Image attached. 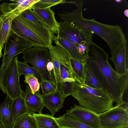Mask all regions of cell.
<instances>
[{
	"label": "cell",
	"instance_id": "11",
	"mask_svg": "<svg viewBox=\"0 0 128 128\" xmlns=\"http://www.w3.org/2000/svg\"><path fill=\"white\" fill-rule=\"evenodd\" d=\"M56 44V46L52 45L49 48L50 60L53 66L52 80L56 86V90L62 94V85L60 68L61 61L66 51L61 45Z\"/></svg>",
	"mask_w": 128,
	"mask_h": 128
},
{
	"label": "cell",
	"instance_id": "20",
	"mask_svg": "<svg viewBox=\"0 0 128 128\" xmlns=\"http://www.w3.org/2000/svg\"><path fill=\"white\" fill-rule=\"evenodd\" d=\"M24 92L14 100H12V110L14 121L16 119L29 112L25 103L24 98Z\"/></svg>",
	"mask_w": 128,
	"mask_h": 128
},
{
	"label": "cell",
	"instance_id": "35",
	"mask_svg": "<svg viewBox=\"0 0 128 128\" xmlns=\"http://www.w3.org/2000/svg\"><path fill=\"white\" fill-rule=\"evenodd\" d=\"M60 128H64V127H61Z\"/></svg>",
	"mask_w": 128,
	"mask_h": 128
},
{
	"label": "cell",
	"instance_id": "13",
	"mask_svg": "<svg viewBox=\"0 0 128 128\" xmlns=\"http://www.w3.org/2000/svg\"><path fill=\"white\" fill-rule=\"evenodd\" d=\"M32 9L40 20L52 33L57 34L58 23L55 17V13L50 8L45 9L33 7Z\"/></svg>",
	"mask_w": 128,
	"mask_h": 128
},
{
	"label": "cell",
	"instance_id": "36",
	"mask_svg": "<svg viewBox=\"0 0 128 128\" xmlns=\"http://www.w3.org/2000/svg\"><path fill=\"white\" fill-rule=\"evenodd\" d=\"M1 0H0V1Z\"/></svg>",
	"mask_w": 128,
	"mask_h": 128
},
{
	"label": "cell",
	"instance_id": "9",
	"mask_svg": "<svg viewBox=\"0 0 128 128\" xmlns=\"http://www.w3.org/2000/svg\"><path fill=\"white\" fill-rule=\"evenodd\" d=\"M33 46H34L32 43L11 32L7 42L4 46L1 67L6 66L11 59L18 56L20 53Z\"/></svg>",
	"mask_w": 128,
	"mask_h": 128
},
{
	"label": "cell",
	"instance_id": "24",
	"mask_svg": "<svg viewBox=\"0 0 128 128\" xmlns=\"http://www.w3.org/2000/svg\"><path fill=\"white\" fill-rule=\"evenodd\" d=\"M17 66L20 76L22 75H32L37 78L40 84L43 79L39 72L35 68L28 66L24 62L17 61Z\"/></svg>",
	"mask_w": 128,
	"mask_h": 128
},
{
	"label": "cell",
	"instance_id": "18",
	"mask_svg": "<svg viewBox=\"0 0 128 128\" xmlns=\"http://www.w3.org/2000/svg\"><path fill=\"white\" fill-rule=\"evenodd\" d=\"M54 42L56 44L57 43L61 45L68 54L70 58L84 64L86 60L78 51L79 47L81 44L57 37L56 39Z\"/></svg>",
	"mask_w": 128,
	"mask_h": 128
},
{
	"label": "cell",
	"instance_id": "7",
	"mask_svg": "<svg viewBox=\"0 0 128 128\" xmlns=\"http://www.w3.org/2000/svg\"><path fill=\"white\" fill-rule=\"evenodd\" d=\"M100 128H127L128 103L125 101L98 115Z\"/></svg>",
	"mask_w": 128,
	"mask_h": 128
},
{
	"label": "cell",
	"instance_id": "2",
	"mask_svg": "<svg viewBox=\"0 0 128 128\" xmlns=\"http://www.w3.org/2000/svg\"><path fill=\"white\" fill-rule=\"evenodd\" d=\"M72 3L76 5V9L71 12L59 13L58 15L61 21H66L78 29L95 33L106 43L112 56L121 48L126 46V37L119 25L105 24L94 19L86 18L82 14L84 2L80 0L78 2L73 1Z\"/></svg>",
	"mask_w": 128,
	"mask_h": 128
},
{
	"label": "cell",
	"instance_id": "19",
	"mask_svg": "<svg viewBox=\"0 0 128 128\" xmlns=\"http://www.w3.org/2000/svg\"><path fill=\"white\" fill-rule=\"evenodd\" d=\"M38 128H60L55 118L51 115L40 113L32 114Z\"/></svg>",
	"mask_w": 128,
	"mask_h": 128
},
{
	"label": "cell",
	"instance_id": "21",
	"mask_svg": "<svg viewBox=\"0 0 128 128\" xmlns=\"http://www.w3.org/2000/svg\"><path fill=\"white\" fill-rule=\"evenodd\" d=\"M12 20L0 15V48L2 50L7 42L11 32Z\"/></svg>",
	"mask_w": 128,
	"mask_h": 128
},
{
	"label": "cell",
	"instance_id": "15",
	"mask_svg": "<svg viewBox=\"0 0 128 128\" xmlns=\"http://www.w3.org/2000/svg\"><path fill=\"white\" fill-rule=\"evenodd\" d=\"M24 94L25 103L29 112L32 114L36 112L41 113L44 106L39 91L33 93L27 85Z\"/></svg>",
	"mask_w": 128,
	"mask_h": 128
},
{
	"label": "cell",
	"instance_id": "31",
	"mask_svg": "<svg viewBox=\"0 0 128 128\" xmlns=\"http://www.w3.org/2000/svg\"><path fill=\"white\" fill-rule=\"evenodd\" d=\"M124 14L125 16L128 17V10L126 9L125 10L124 12Z\"/></svg>",
	"mask_w": 128,
	"mask_h": 128
},
{
	"label": "cell",
	"instance_id": "34",
	"mask_svg": "<svg viewBox=\"0 0 128 128\" xmlns=\"http://www.w3.org/2000/svg\"><path fill=\"white\" fill-rule=\"evenodd\" d=\"M2 127V126L1 124V123H0V128H1ZM3 128V127H2Z\"/></svg>",
	"mask_w": 128,
	"mask_h": 128
},
{
	"label": "cell",
	"instance_id": "33",
	"mask_svg": "<svg viewBox=\"0 0 128 128\" xmlns=\"http://www.w3.org/2000/svg\"><path fill=\"white\" fill-rule=\"evenodd\" d=\"M116 2H122V1H123V0H115Z\"/></svg>",
	"mask_w": 128,
	"mask_h": 128
},
{
	"label": "cell",
	"instance_id": "30",
	"mask_svg": "<svg viewBox=\"0 0 128 128\" xmlns=\"http://www.w3.org/2000/svg\"><path fill=\"white\" fill-rule=\"evenodd\" d=\"M40 84L42 92V94H48L57 90L56 86L54 83L51 82L43 79Z\"/></svg>",
	"mask_w": 128,
	"mask_h": 128
},
{
	"label": "cell",
	"instance_id": "23",
	"mask_svg": "<svg viewBox=\"0 0 128 128\" xmlns=\"http://www.w3.org/2000/svg\"><path fill=\"white\" fill-rule=\"evenodd\" d=\"M12 128H38L32 114L28 112L15 120Z\"/></svg>",
	"mask_w": 128,
	"mask_h": 128
},
{
	"label": "cell",
	"instance_id": "29",
	"mask_svg": "<svg viewBox=\"0 0 128 128\" xmlns=\"http://www.w3.org/2000/svg\"><path fill=\"white\" fill-rule=\"evenodd\" d=\"M21 15L26 19L39 26L45 27L32 9H28L26 10Z\"/></svg>",
	"mask_w": 128,
	"mask_h": 128
},
{
	"label": "cell",
	"instance_id": "5",
	"mask_svg": "<svg viewBox=\"0 0 128 128\" xmlns=\"http://www.w3.org/2000/svg\"><path fill=\"white\" fill-rule=\"evenodd\" d=\"M18 56L11 59L6 66L0 69V89L5 90L12 100L20 96L22 90L20 82L17 66Z\"/></svg>",
	"mask_w": 128,
	"mask_h": 128
},
{
	"label": "cell",
	"instance_id": "27",
	"mask_svg": "<svg viewBox=\"0 0 128 128\" xmlns=\"http://www.w3.org/2000/svg\"><path fill=\"white\" fill-rule=\"evenodd\" d=\"M71 2H67L65 0H40L35 4L33 7L40 8L45 9L60 4L70 3Z\"/></svg>",
	"mask_w": 128,
	"mask_h": 128
},
{
	"label": "cell",
	"instance_id": "28",
	"mask_svg": "<svg viewBox=\"0 0 128 128\" xmlns=\"http://www.w3.org/2000/svg\"><path fill=\"white\" fill-rule=\"evenodd\" d=\"M24 78V82L29 85L33 92L39 91L40 84L36 78L31 75H25Z\"/></svg>",
	"mask_w": 128,
	"mask_h": 128
},
{
	"label": "cell",
	"instance_id": "1",
	"mask_svg": "<svg viewBox=\"0 0 128 128\" xmlns=\"http://www.w3.org/2000/svg\"><path fill=\"white\" fill-rule=\"evenodd\" d=\"M105 51L93 42L88 45L85 61L93 72L101 87L117 104L122 103L124 94L128 87V74L119 76L110 65Z\"/></svg>",
	"mask_w": 128,
	"mask_h": 128
},
{
	"label": "cell",
	"instance_id": "10",
	"mask_svg": "<svg viewBox=\"0 0 128 128\" xmlns=\"http://www.w3.org/2000/svg\"><path fill=\"white\" fill-rule=\"evenodd\" d=\"M15 2H4L0 6L1 14L0 15L5 18H10L12 20L21 15L26 10L32 9L34 5L40 0H10Z\"/></svg>",
	"mask_w": 128,
	"mask_h": 128
},
{
	"label": "cell",
	"instance_id": "8",
	"mask_svg": "<svg viewBox=\"0 0 128 128\" xmlns=\"http://www.w3.org/2000/svg\"><path fill=\"white\" fill-rule=\"evenodd\" d=\"M93 33L78 29L66 21L58 23V38H60L73 43L88 46L92 42Z\"/></svg>",
	"mask_w": 128,
	"mask_h": 128
},
{
	"label": "cell",
	"instance_id": "12",
	"mask_svg": "<svg viewBox=\"0 0 128 128\" xmlns=\"http://www.w3.org/2000/svg\"><path fill=\"white\" fill-rule=\"evenodd\" d=\"M66 112L67 116L94 128H100L98 115L80 105L74 104V107Z\"/></svg>",
	"mask_w": 128,
	"mask_h": 128
},
{
	"label": "cell",
	"instance_id": "32",
	"mask_svg": "<svg viewBox=\"0 0 128 128\" xmlns=\"http://www.w3.org/2000/svg\"><path fill=\"white\" fill-rule=\"evenodd\" d=\"M2 50H0V58L3 56V54H2Z\"/></svg>",
	"mask_w": 128,
	"mask_h": 128
},
{
	"label": "cell",
	"instance_id": "14",
	"mask_svg": "<svg viewBox=\"0 0 128 128\" xmlns=\"http://www.w3.org/2000/svg\"><path fill=\"white\" fill-rule=\"evenodd\" d=\"M41 96L44 106L49 110L52 116H54L64 106L65 98L58 90L48 94H41Z\"/></svg>",
	"mask_w": 128,
	"mask_h": 128
},
{
	"label": "cell",
	"instance_id": "3",
	"mask_svg": "<svg viewBox=\"0 0 128 128\" xmlns=\"http://www.w3.org/2000/svg\"><path fill=\"white\" fill-rule=\"evenodd\" d=\"M71 95L78 101L79 105L98 115L113 106V100L104 90L93 88L76 80Z\"/></svg>",
	"mask_w": 128,
	"mask_h": 128
},
{
	"label": "cell",
	"instance_id": "26",
	"mask_svg": "<svg viewBox=\"0 0 128 128\" xmlns=\"http://www.w3.org/2000/svg\"><path fill=\"white\" fill-rule=\"evenodd\" d=\"M84 70L85 79L84 84L93 88H102L94 74L86 61L84 64Z\"/></svg>",
	"mask_w": 128,
	"mask_h": 128
},
{
	"label": "cell",
	"instance_id": "4",
	"mask_svg": "<svg viewBox=\"0 0 128 128\" xmlns=\"http://www.w3.org/2000/svg\"><path fill=\"white\" fill-rule=\"evenodd\" d=\"M11 32L31 42L34 46L49 48L57 38L45 27L26 19L21 15L12 20Z\"/></svg>",
	"mask_w": 128,
	"mask_h": 128
},
{
	"label": "cell",
	"instance_id": "25",
	"mask_svg": "<svg viewBox=\"0 0 128 128\" xmlns=\"http://www.w3.org/2000/svg\"><path fill=\"white\" fill-rule=\"evenodd\" d=\"M70 61L74 78L80 83H84L85 79L84 64L70 58Z\"/></svg>",
	"mask_w": 128,
	"mask_h": 128
},
{
	"label": "cell",
	"instance_id": "6",
	"mask_svg": "<svg viewBox=\"0 0 128 128\" xmlns=\"http://www.w3.org/2000/svg\"><path fill=\"white\" fill-rule=\"evenodd\" d=\"M22 53V58L24 59V62L30 64L36 68L43 79L54 83L46 67L47 62L50 59L49 48L33 46L26 50Z\"/></svg>",
	"mask_w": 128,
	"mask_h": 128
},
{
	"label": "cell",
	"instance_id": "22",
	"mask_svg": "<svg viewBox=\"0 0 128 128\" xmlns=\"http://www.w3.org/2000/svg\"><path fill=\"white\" fill-rule=\"evenodd\" d=\"M55 118L61 127L68 128H94L66 114Z\"/></svg>",
	"mask_w": 128,
	"mask_h": 128
},
{
	"label": "cell",
	"instance_id": "17",
	"mask_svg": "<svg viewBox=\"0 0 128 128\" xmlns=\"http://www.w3.org/2000/svg\"><path fill=\"white\" fill-rule=\"evenodd\" d=\"M12 99L8 95L0 104V122L3 128H12L14 123L12 110Z\"/></svg>",
	"mask_w": 128,
	"mask_h": 128
},
{
	"label": "cell",
	"instance_id": "16",
	"mask_svg": "<svg viewBox=\"0 0 128 128\" xmlns=\"http://www.w3.org/2000/svg\"><path fill=\"white\" fill-rule=\"evenodd\" d=\"M110 59L113 62L116 72L119 76L128 74V50L126 46L121 48Z\"/></svg>",
	"mask_w": 128,
	"mask_h": 128
}]
</instances>
